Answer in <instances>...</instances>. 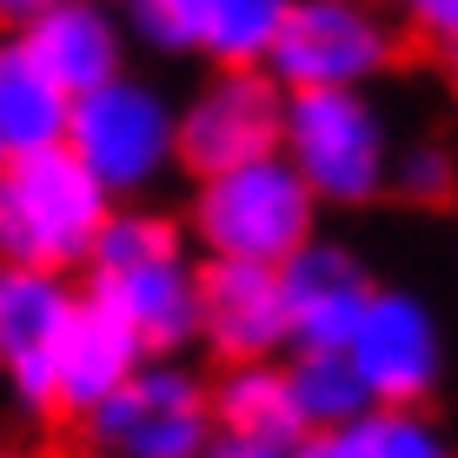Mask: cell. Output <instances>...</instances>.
<instances>
[{
	"mask_svg": "<svg viewBox=\"0 0 458 458\" xmlns=\"http://www.w3.org/2000/svg\"><path fill=\"white\" fill-rule=\"evenodd\" d=\"M279 120H286V87L266 67H207L186 93H173V147L180 173H213L233 160L279 147Z\"/></svg>",
	"mask_w": 458,
	"mask_h": 458,
	"instance_id": "ba28073f",
	"label": "cell"
},
{
	"mask_svg": "<svg viewBox=\"0 0 458 458\" xmlns=\"http://www.w3.org/2000/svg\"><path fill=\"white\" fill-rule=\"evenodd\" d=\"M60 147L106 186V199H160L180 180L173 87H160L153 73H140L126 60L120 73H106V81H93L67 100Z\"/></svg>",
	"mask_w": 458,
	"mask_h": 458,
	"instance_id": "3957f363",
	"label": "cell"
},
{
	"mask_svg": "<svg viewBox=\"0 0 458 458\" xmlns=\"http://www.w3.org/2000/svg\"><path fill=\"white\" fill-rule=\"evenodd\" d=\"M207 412L226 432L299 438V419H293V399H286V366L279 359H219L207 372Z\"/></svg>",
	"mask_w": 458,
	"mask_h": 458,
	"instance_id": "e0dca14e",
	"label": "cell"
},
{
	"mask_svg": "<svg viewBox=\"0 0 458 458\" xmlns=\"http://www.w3.org/2000/svg\"><path fill=\"white\" fill-rule=\"evenodd\" d=\"M81 286L54 266L0 259V392L21 419H54V366Z\"/></svg>",
	"mask_w": 458,
	"mask_h": 458,
	"instance_id": "9c48e42d",
	"label": "cell"
},
{
	"mask_svg": "<svg viewBox=\"0 0 458 458\" xmlns=\"http://www.w3.org/2000/svg\"><path fill=\"white\" fill-rule=\"evenodd\" d=\"M106 186L67 147H34L0 160V259L81 273L93 233L106 219Z\"/></svg>",
	"mask_w": 458,
	"mask_h": 458,
	"instance_id": "277c9868",
	"label": "cell"
},
{
	"mask_svg": "<svg viewBox=\"0 0 458 458\" xmlns=\"http://www.w3.org/2000/svg\"><path fill=\"white\" fill-rule=\"evenodd\" d=\"M67 100L73 93L27 54L21 34H0V160L54 147L67 133Z\"/></svg>",
	"mask_w": 458,
	"mask_h": 458,
	"instance_id": "2e32d148",
	"label": "cell"
},
{
	"mask_svg": "<svg viewBox=\"0 0 458 458\" xmlns=\"http://www.w3.org/2000/svg\"><path fill=\"white\" fill-rule=\"evenodd\" d=\"M279 366H286V399H293L299 432L339 425V419H352V412L372 405L366 378L352 372V359H345L339 345H293V352H279Z\"/></svg>",
	"mask_w": 458,
	"mask_h": 458,
	"instance_id": "ac0fdd59",
	"label": "cell"
},
{
	"mask_svg": "<svg viewBox=\"0 0 458 458\" xmlns=\"http://www.w3.org/2000/svg\"><path fill=\"white\" fill-rule=\"evenodd\" d=\"M126 40L147 47L160 60H193V34H199V0H114Z\"/></svg>",
	"mask_w": 458,
	"mask_h": 458,
	"instance_id": "44dd1931",
	"label": "cell"
},
{
	"mask_svg": "<svg viewBox=\"0 0 458 458\" xmlns=\"http://www.w3.org/2000/svg\"><path fill=\"white\" fill-rule=\"evenodd\" d=\"M13 34L27 40V54L67 93L106 81V73H120L126 60H133V40H126V21H120L114 0H47Z\"/></svg>",
	"mask_w": 458,
	"mask_h": 458,
	"instance_id": "4fadbf2b",
	"label": "cell"
},
{
	"mask_svg": "<svg viewBox=\"0 0 458 458\" xmlns=\"http://www.w3.org/2000/svg\"><path fill=\"white\" fill-rule=\"evenodd\" d=\"M180 226L199 259H259L279 266L299 240L319 233V199L293 173L286 153H252V160L213 166L186 180Z\"/></svg>",
	"mask_w": 458,
	"mask_h": 458,
	"instance_id": "7a4b0ae2",
	"label": "cell"
},
{
	"mask_svg": "<svg viewBox=\"0 0 458 458\" xmlns=\"http://www.w3.org/2000/svg\"><path fill=\"white\" fill-rule=\"evenodd\" d=\"M199 458H293V438H266V432H226L213 425Z\"/></svg>",
	"mask_w": 458,
	"mask_h": 458,
	"instance_id": "603a6c76",
	"label": "cell"
},
{
	"mask_svg": "<svg viewBox=\"0 0 458 458\" xmlns=\"http://www.w3.org/2000/svg\"><path fill=\"white\" fill-rule=\"evenodd\" d=\"M293 458H458V452L432 405H366L339 425L299 432Z\"/></svg>",
	"mask_w": 458,
	"mask_h": 458,
	"instance_id": "9a60e30c",
	"label": "cell"
},
{
	"mask_svg": "<svg viewBox=\"0 0 458 458\" xmlns=\"http://www.w3.org/2000/svg\"><path fill=\"white\" fill-rule=\"evenodd\" d=\"M87 458H199L213 432L207 372L186 352H147L133 372L73 419Z\"/></svg>",
	"mask_w": 458,
	"mask_h": 458,
	"instance_id": "5b68a950",
	"label": "cell"
},
{
	"mask_svg": "<svg viewBox=\"0 0 458 458\" xmlns=\"http://www.w3.org/2000/svg\"><path fill=\"white\" fill-rule=\"evenodd\" d=\"M372 259L339 233H312L279 259V299H286V352L293 345H345L359 306L372 293Z\"/></svg>",
	"mask_w": 458,
	"mask_h": 458,
	"instance_id": "8fae6325",
	"label": "cell"
},
{
	"mask_svg": "<svg viewBox=\"0 0 458 458\" xmlns=\"http://www.w3.org/2000/svg\"><path fill=\"white\" fill-rule=\"evenodd\" d=\"M279 21H286V0H199L193 60H207V67H259Z\"/></svg>",
	"mask_w": 458,
	"mask_h": 458,
	"instance_id": "d6986e66",
	"label": "cell"
},
{
	"mask_svg": "<svg viewBox=\"0 0 458 458\" xmlns=\"http://www.w3.org/2000/svg\"><path fill=\"white\" fill-rule=\"evenodd\" d=\"M140 359H147V345L133 339V326H126L114 306H100V299L81 293L73 326H67V339H60V366H54V412L81 419L87 405H100L106 392L140 366Z\"/></svg>",
	"mask_w": 458,
	"mask_h": 458,
	"instance_id": "5bb4252c",
	"label": "cell"
},
{
	"mask_svg": "<svg viewBox=\"0 0 458 458\" xmlns=\"http://www.w3.org/2000/svg\"><path fill=\"white\" fill-rule=\"evenodd\" d=\"M452 180H458L452 140H438V133H399L386 193L412 199V207H445V199H452Z\"/></svg>",
	"mask_w": 458,
	"mask_h": 458,
	"instance_id": "ffe728a7",
	"label": "cell"
},
{
	"mask_svg": "<svg viewBox=\"0 0 458 458\" xmlns=\"http://www.w3.org/2000/svg\"><path fill=\"white\" fill-rule=\"evenodd\" d=\"M0 458H13V452H7V445H0Z\"/></svg>",
	"mask_w": 458,
	"mask_h": 458,
	"instance_id": "d4e9b609",
	"label": "cell"
},
{
	"mask_svg": "<svg viewBox=\"0 0 458 458\" xmlns=\"http://www.w3.org/2000/svg\"><path fill=\"white\" fill-rule=\"evenodd\" d=\"M193 352L219 359H279L286 352V299L279 266L259 259H199V326Z\"/></svg>",
	"mask_w": 458,
	"mask_h": 458,
	"instance_id": "7c38bea8",
	"label": "cell"
},
{
	"mask_svg": "<svg viewBox=\"0 0 458 458\" xmlns=\"http://www.w3.org/2000/svg\"><path fill=\"white\" fill-rule=\"evenodd\" d=\"M339 352L366 378L372 405H432L445 392V366H452L438 306L419 286H399V279H372Z\"/></svg>",
	"mask_w": 458,
	"mask_h": 458,
	"instance_id": "52a82bcc",
	"label": "cell"
},
{
	"mask_svg": "<svg viewBox=\"0 0 458 458\" xmlns=\"http://www.w3.org/2000/svg\"><path fill=\"white\" fill-rule=\"evenodd\" d=\"M399 120L378 87H293L279 120V153L319 199V213H366L386 199Z\"/></svg>",
	"mask_w": 458,
	"mask_h": 458,
	"instance_id": "6da1fadb",
	"label": "cell"
},
{
	"mask_svg": "<svg viewBox=\"0 0 458 458\" xmlns=\"http://www.w3.org/2000/svg\"><path fill=\"white\" fill-rule=\"evenodd\" d=\"M386 13L405 27V40L432 47V54L458 47V0H386Z\"/></svg>",
	"mask_w": 458,
	"mask_h": 458,
	"instance_id": "7402d4cb",
	"label": "cell"
},
{
	"mask_svg": "<svg viewBox=\"0 0 458 458\" xmlns=\"http://www.w3.org/2000/svg\"><path fill=\"white\" fill-rule=\"evenodd\" d=\"M81 293L114 306L147 352H193V326H199V252H193V240L140 252L126 266H100V273H87Z\"/></svg>",
	"mask_w": 458,
	"mask_h": 458,
	"instance_id": "30bf717a",
	"label": "cell"
},
{
	"mask_svg": "<svg viewBox=\"0 0 458 458\" xmlns=\"http://www.w3.org/2000/svg\"><path fill=\"white\" fill-rule=\"evenodd\" d=\"M405 27L386 0H286L259 67L279 87H386L405 67Z\"/></svg>",
	"mask_w": 458,
	"mask_h": 458,
	"instance_id": "8992f818",
	"label": "cell"
},
{
	"mask_svg": "<svg viewBox=\"0 0 458 458\" xmlns=\"http://www.w3.org/2000/svg\"><path fill=\"white\" fill-rule=\"evenodd\" d=\"M47 0H0V34H13V27L27 21V13H40Z\"/></svg>",
	"mask_w": 458,
	"mask_h": 458,
	"instance_id": "cb8c5ba5",
	"label": "cell"
}]
</instances>
